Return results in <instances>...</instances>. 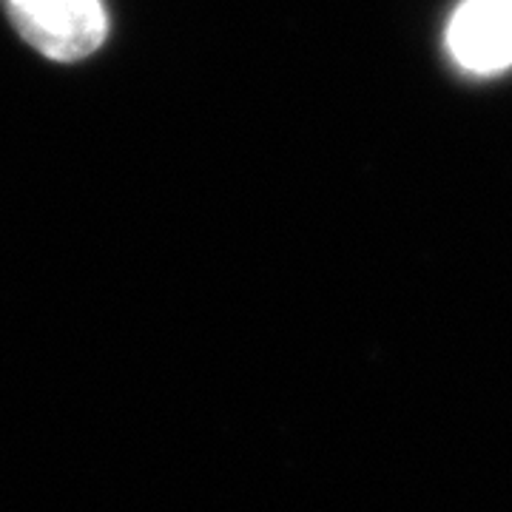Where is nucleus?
Listing matches in <instances>:
<instances>
[{"label":"nucleus","mask_w":512,"mask_h":512,"mask_svg":"<svg viewBox=\"0 0 512 512\" xmlns=\"http://www.w3.org/2000/svg\"><path fill=\"white\" fill-rule=\"evenodd\" d=\"M20 37L49 60L77 63L109 35L103 0H3Z\"/></svg>","instance_id":"obj_1"},{"label":"nucleus","mask_w":512,"mask_h":512,"mask_svg":"<svg viewBox=\"0 0 512 512\" xmlns=\"http://www.w3.org/2000/svg\"><path fill=\"white\" fill-rule=\"evenodd\" d=\"M447 49L461 69L495 74L512 66V0H464L447 29Z\"/></svg>","instance_id":"obj_2"}]
</instances>
